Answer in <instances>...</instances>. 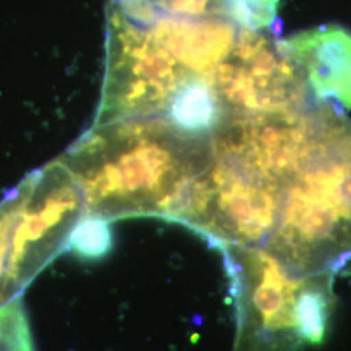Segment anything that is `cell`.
<instances>
[{
    "label": "cell",
    "instance_id": "obj_1",
    "mask_svg": "<svg viewBox=\"0 0 351 351\" xmlns=\"http://www.w3.org/2000/svg\"><path fill=\"white\" fill-rule=\"evenodd\" d=\"M60 160L81 190L84 215L171 221L190 182L213 162V149L210 134L150 116L93 125Z\"/></svg>",
    "mask_w": 351,
    "mask_h": 351
},
{
    "label": "cell",
    "instance_id": "obj_2",
    "mask_svg": "<svg viewBox=\"0 0 351 351\" xmlns=\"http://www.w3.org/2000/svg\"><path fill=\"white\" fill-rule=\"evenodd\" d=\"M263 246L302 275H335L350 262L351 120L343 112L313 107L310 134Z\"/></svg>",
    "mask_w": 351,
    "mask_h": 351
},
{
    "label": "cell",
    "instance_id": "obj_3",
    "mask_svg": "<svg viewBox=\"0 0 351 351\" xmlns=\"http://www.w3.org/2000/svg\"><path fill=\"white\" fill-rule=\"evenodd\" d=\"M221 252L236 315L233 351L306 349L298 304L310 275L282 263L264 246L226 245Z\"/></svg>",
    "mask_w": 351,
    "mask_h": 351
},
{
    "label": "cell",
    "instance_id": "obj_4",
    "mask_svg": "<svg viewBox=\"0 0 351 351\" xmlns=\"http://www.w3.org/2000/svg\"><path fill=\"white\" fill-rule=\"evenodd\" d=\"M195 77L176 60L147 26L106 5V72L93 125L167 116L177 91Z\"/></svg>",
    "mask_w": 351,
    "mask_h": 351
},
{
    "label": "cell",
    "instance_id": "obj_5",
    "mask_svg": "<svg viewBox=\"0 0 351 351\" xmlns=\"http://www.w3.org/2000/svg\"><path fill=\"white\" fill-rule=\"evenodd\" d=\"M281 185L213 158L189 185L171 221L210 246H263L276 226Z\"/></svg>",
    "mask_w": 351,
    "mask_h": 351
},
{
    "label": "cell",
    "instance_id": "obj_6",
    "mask_svg": "<svg viewBox=\"0 0 351 351\" xmlns=\"http://www.w3.org/2000/svg\"><path fill=\"white\" fill-rule=\"evenodd\" d=\"M208 82L223 117L308 110L310 90L301 68L267 32L239 29Z\"/></svg>",
    "mask_w": 351,
    "mask_h": 351
},
{
    "label": "cell",
    "instance_id": "obj_7",
    "mask_svg": "<svg viewBox=\"0 0 351 351\" xmlns=\"http://www.w3.org/2000/svg\"><path fill=\"white\" fill-rule=\"evenodd\" d=\"M304 75L319 104L339 112L351 110V32L339 25L319 26L281 39Z\"/></svg>",
    "mask_w": 351,
    "mask_h": 351
},
{
    "label": "cell",
    "instance_id": "obj_8",
    "mask_svg": "<svg viewBox=\"0 0 351 351\" xmlns=\"http://www.w3.org/2000/svg\"><path fill=\"white\" fill-rule=\"evenodd\" d=\"M147 29L190 75L207 81L232 49L239 30L224 16L169 14H159Z\"/></svg>",
    "mask_w": 351,
    "mask_h": 351
},
{
    "label": "cell",
    "instance_id": "obj_9",
    "mask_svg": "<svg viewBox=\"0 0 351 351\" xmlns=\"http://www.w3.org/2000/svg\"><path fill=\"white\" fill-rule=\"evenodd\" d=\"M167 117L189 133L211 134L223 112L210 82L193 78L177 91Z\"/></svg>",
    "mask_w": 351,
    "mask_h": 351
},
{
    "label": "cell",
    "instance_id": "obj_10",
    "mask_svg": "<svg viewBox=\"0 0 351 351\" xmlns=\"http://www.w3.org/2000/svg\"><path fill=\"white\" fill-rule=\"evenodd\" d=\"M68 247L80 259L98 261L104 258L112 247L110 221L84 215L75 224Z\"/></svg>",
    "mask_w": 351,
    "mask_h": 351
},
{
    "label": "cell",
    "instance_id": "obj_11",
    "mask_svg": "<svg viewBox=\"0 0 351 351\" xmlns=\"http://www.w3.org/2000/svg\"><path fill=\"white\" fill-rule=\"evenodd\" d=\"M0 351H37L23 295L0 306Z\"/></svg>",
    "mask_w": 351,
    "mask_h": 351
},
{
    "label": "cell",
    "instance_id": "obj_12",
    "mask_svg": "<svg viewBox=\"0 0 351 351\" xmlns=\"http://www.w3.org/2000/svg\"><path fill=\"white\" fill-rule=\"evenodd\" d=\"M280 0H224V17L239 29L267 32L278 21Z\"/></svg>",
    "mask_w": 351,
    "mask_h": 351
},
{
    "label": "cell",
    "instance_id": "obj_13",
    "mask_svg": "<svg viewBox=\"0 0 351 351\" xmlns=\"http://www.w3.org/2000/svg\"><path fill=\"white\" fill-rule=\"evenodd\" d=\"M159 14L182 17L224 16V0H150Z\"/></svg>",
    "mask_w": 351,
    "mask_h": 351
},
{
    "label": "cell",
    "instance_id": "obj_14",
    "mask_svg": "<svg viewBox=\"0 0 351 351\" xmlns=\"http://www.w3.org/2000/svg\"><path fill=\"white\" fill-rule=\"evenodd\" d=\"M108 3L116 7L128 20L138 25H150L159 16L150 0H108Z\"/></svg>",
    "mask_w": 351,
    "mask_h": 351
}]
</instances>
